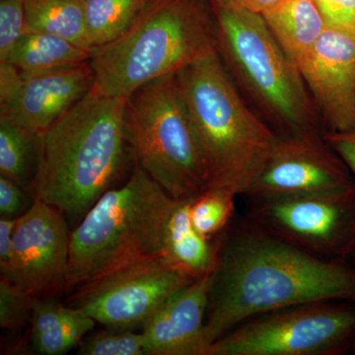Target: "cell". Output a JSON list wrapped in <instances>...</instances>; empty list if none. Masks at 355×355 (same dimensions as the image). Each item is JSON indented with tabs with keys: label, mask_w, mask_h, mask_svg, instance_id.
Returning <instances> with one entry per match:
<instances>
[{
	"label": "cell",
	"mask_w": 355,
	"mask_h": 355,
	"mask_svg": "<svg viewBox=\"0 0 355 355\" xmlns=\"http://www.w3.org/2000/svg\"><path fill=\"white\" fill-rule=\"evenodd\" d=\"M209 1L216 21L217 53L250 107L277 135L323 132L300 70L263 15L234 0Z\"/></svg>",
	"instance_id": "5b68a950"
},
{
	"label": "cell",
	"mask_w": 355,
	"mask_h": 355,
	"mask_svg": "<svg viewBox=\"0 0 355 355\" xmlns=\"http://www.w3.org/2000/svg\"><path fill=\"white\" fill-rule=\"evenodd\" d=\"M93 84L89 62L36 73L0 64V119L42 135L87 94Z\"/></svg>",
	"instance_id": "7c38bea8"
},
{
	"label": "cell",
	"mask_w": 355,
	"mask_h": 355,
	"mask_svg": "<svg viewBox=\"0 0 355 355\" xmlns=\"http://www.w3.org/2000/svg\"><path fill=\"white\" fill-rule=\"evenodd\" d=\"M328 27L355 34V0H314Z\"/></svg>",
	"instance_id": "4316f807"
},
{
	"label": "cell",
	"mask_w": 355,
	"mask_h": 355,
	"mask_svg": "<svg viewBox=\"0 0 355 355\" xmlns=\"http://www.w3.org/2000/svg\"><path fill=\"white\" fill-rule=\"evenodd\" d=\"M355 184L343 158L313 130L275 135L263 171L244 196L249 200L340 190Z\"/></svg>",
	"instance_id": "8fae6325"
},
{
	"label": "cell",
	"mask_w": 355,
	"mask_h": 355,
	"mask_svg": "<svg viewBox=\"0 0 355 355\" xmlns=\"http://www.w3.org/2000/svg\"><path fill=\"white\" fill-rule=\"evenodd\" d=\"M244 222L319 258L355 251V184L340 190L249 200Z\"/></svg>",
	"instance_id": "9c48e42d"
},
{
	"label": "cell",
	"mask_w": 355,
	"mask_h": 355,
	"mask_svg": "<svg viewBox=\"0 0 355 355\" xmlns=\"http://www.w3.org/2000/svg\"><path fill=\"white\" fill-rule=\"evenodd\" d=\"M214 273L172 294L141 327L147 355H207L205 326Z\"/></svg>",
	"instance_id": "9a60e30c"
},
{
	"label": "cell",
	"mask_w": 355,
	"mask_h": 355,
	"mask_svg": "<svg viewBox=\"0 0 355 355\" xmlns=\"http://www.w3.org/2000/svg\"><path fill=\"white\" fill-rule=\"evenodd\" d=\"M176 83L200 148L207 190L244 196L263 171L275 133L240 94L218 53L178 72Z\"/></svg>",
	"instance_id": "3957f363"
},
{
	"label": "cell",
	"mask_w": 355,
	"mask_h": 355,
	"mask_svg": "<svg viewBox=\"0 0 355 355\" xmlns=\"http://www.w3.org/2000/svg\"><path fill=\"white\" fill-rule=\"evenodd\" d=\"M27 33L24 0L0 1V64Z\"/></svg>",
	"instance_id": "484cf974"
},
{
	"label": "cell",
	"mask_w": 355,
	"mask_h": 355,
	"mask_svg": "<svg viewBox=\"0 0 355 355\" xmlns=\"http://www.w3.org/2000/svg\"><path fill=\"white\" fill-rule=\"evenodd\" d=\"M175 200L135 163L127 183L106 191L71 231L64 288L163 256Z\"/></svg>",
	"instance_id": "8992f818"
},
{
	"label": "cell",
	"mask_w": 355,
	"mask_h": 355,
	"mask_svg": "<svg viewBox=\"0 0 355 355\" xmlns=\"http://www.w3.org/2000/svg\"><path fill=\"white\" fill-rule=\"evenodd\" d=\"M83 355H144L146 354L144 334L132 330L101 331L84 338L79 345Z\"/></svg>",
	"instance_id": "cb8c5ba5"
},
{
	"label": "cell",
	"mask_w": 355,
	"mask_h": 355,
	"mask_svg": "<svg viewBox=\"0 0 355 355\" xmlns=\"http://www.w3.org/2000/svg\"><path fill=\"white\" fill-rule=\"evenodd\" d=\"M28 32L62 37L91 50L83 0H24Z\"/></svg>",
	"instance_id": "ffe728a7"
},
{
	"label": "cell",
	"mask_w": 355,
	"mask_h": 355,
	"mask_svg": "<svg viewBox=\"0 0 355 355\" xmlns=\"http://www.w3.org/2000/svg\"><path fill=\"white\" fill-rule=\"evenodd\" d=\"M150 0H83L91 50L121 37Z\"/></svg>",
	"instance_id": "44dd1931"
},
{
	"label": "cell",
	"mask_w": 355,
	"mask_h": 355,
	"mask_svg": "<svg viewBox=\"0 0 355 355\" xmlns=\"http://www.w3.org/2000/svg\"><path fill=\"white\" fill-rule=\"evenodd\" d=\"M355 302V268L319 258L243 221L219 248L205 338L209 345L250 318L318 301ZM209 352V350H207Z\"/></svg>",
	"instance_id": "6da1fadb"
},
{
	"label": "cell",
	"mask_w": 355,
	"mask_h": 355,
	"mask_svg": "<svg viewBox=\"0 0 355 355\" xmlns=\"http://www.w3.org/2000/svg\"><path fill=\"white\" fill-rule=\"evenodd\" d=\"M125 139L135 163L174 200L207 190L200 148L176 74L156 79L128 96Z\"/></svg>",
	"instance_id": "52a82bcc"
},
{
	"label": "cell",
	"mask_w": 355,
	"mask_h": 355,
	"mask_svg": "<svg viewBox=\"0 0 355 355\" xmlns=\"http://www.w3.org/2000/svg\"><path fill=\"white\" fill-rule=\"evenodd\" d=\"M25 289L4 277L0 279V327L15 330L31 320L33 307L37 300Z\"/></svg>",
	"instance_id": "d4e9b609"
},
{
	"label": "cell",
	"mask_w": 355,
	"mask_h": 355,
	"mask_svg": "<svg viewBox=\"0 0 355 355\" xmlns=\"http://www.w3.org/2000/svg\"><path fill=\"white\" fill-rule=\"evenodd\" d=\"M125 102L92 87L38 135L33 197L60 209L76 226L113 189L127 163Z\"/></svg>",
	"instance_id": "7a4b0ae2"
},
{
	"label": "cell",
	"mask_w": 355,
	"mask_h": 355,
	"mask_svg": "<svg viewBox=\"0 0 355 355\" xmlns=\"http://www.w3.org/2000/svg\"><path fill=\"white\" fill-rule=\"evenodd\" d=\"M263 17L282 50L296 65L310 53L328 27L314 0H282Z\"/></svg>",
	"instance_id": "ac0fdd59"
},
{
	"label": "cell",
	"mask_w": 355,
	"mask_h": 355,
	"mask_svg": "<svg viewBox=\"0 0 355 355\" xmlns=\"http://www.w3.org/2000/svg\"><path fill=\"white\" fill-rule=\"evenodd\" d=\"M193 200V198H191ZM191 200H175L166 224L163 256L195 279L211 275L218 263L219 248L191 224Z\"/></svg>",
	"instance_id": "e0dca14e"
},
{
	"label": "cell",
	"mask_w": 355,
	"mask_h": 355,
	"mask_svg": "<svg viewBox=\"0 0 355 355\" xmlns=\"http://www.w3.org/2000/svg\"><path fill=\"white\" fill-rule=\"evenodd\" d=\"M18 218L1 217L0 218V273L4 275L10 265L13 252L14 234Z\"/></svg>",
	"instance_id": "f546056e"
},
{
	"label": "cell",
	"mask_w": 355,
	"mask_h": 355,
	"mask_svg": "<svg viewBox=\"0 0 355 355\" xmlns=\"http://www.w3.org/2000/svg\"><path fill=\"white\" fill-rule=\"evenodd\" d=\"M195 279L164 256L151 257L83 284L70 305L109 330H133Z\"/></svg>",
	"instance_id": "30bf717a"
},
{
	"label": "cell",
	"mask_w": 355,
	"mask_h": 355,
	"mask_svg": "<svg viewBox=\"0 0 355 355\" xmlns=\"http://www.w3.org/2000/svg\"><path fill=\"white\" fill-rule=\"evenodd\" d=\"M234 1L252 12L263 15L266 11L277 6L282 0H234Z\"/></svg>",
	"instance_id": "4dcf8cb0"
},
{
	"label": "cell",
	"mask_w": 355,
	"mask_h": 355,
	"mask_svg": "<svg viewBox=\"0 0 355 355\" xmlns=\"http://www.w3.org/2000/svg\"><path fill=\"white\" fill-rule=\"evenodd\" d=\"M69 220L60 209L34 198L18 218L8 270L1 277L41 297L64 288L69 268Z\"/></svg>",
	"instance_id": "4fadbf2b"
},
{
	"label": "cell",
	"mask_w": 355,
	"mask_h": 355,
	"mask_svg": "<svg viewBox=\"0 0 355 355\" xmlns=\"http://www.w3.org/2000/svg\"><path fill=\"white\" fill-rule=\"evenodd\" d=\"M324 133L355 128V34L327 27L297 64Z\"/></svg>",
	"instance_id": "5bb4252c"
},
{
	"label": "cell",
	"mask_w": 355,
	"mask_h": 355,
	"mask_svg": "<svg viewBox=\"0 0 355 355\" xmlns=\"http://www.w3.org/2000/svg\"><path fill=\"white\" fill-rule=\"evenodd\" d=\"M324 137L343 158L355 178V128L345 132L324 133Z\"/></svg>",
	"instance_id": "f1b7e54d"
},
{
	"label": "cell",
	"mask_w": 355,
	"mask_h": 355,
	"mask_svg": "<svg viewBox=\"0 0 355 355\" xmlns=\"http://www.w3.org/2000/svg\"><path fill=\"white\" fill-rule=\"evenodd\" d=\"M355 338V307L304 303L250 318L212 343L207 355H338Z\"/></svg>",
	"instance_id": "ba28073f"
},
{
	"label": "cell",
	"mask_w": 355,
	"mask_h": 355,
	"mask_svg": "<svg viewBox=\"0 0 355 355\" xmlns=\"http://www.w3.org/2000/svg\"><path fill=\"white\" fill-rule=\"evenodd\" d=\"M352 259H354V260L355 261V251H354V253L352 254Z\"/></svg>",
	"instance_id": "1f68e13d"
},
{
	"label": "cell",
	"mask_w": 355,
	"mask_h": 355,
	"mask_svg": "<svg viewBox=\"0 0 355 355\" xmlns=\"http://www.w3.org/2000/svg\"><path fill=\"white\" fill-rule=\"evenodd\" d=\"M38 135L0 119V175L32 193Z\"/></svg>",
	"instance_id": "7402d4cb"
},
{
	"label": "cell",
	"mask_w": 355,
	"mask_h": 355,
	"mask_svg": "<svg viewBox=\"0 0 355 355\" xmlns=\"http://www.w3.org/2000/svg\"><path fill=\"white\" fill-rule=\"evenodd\" d=\"M216 53V21L205 0H150L121 37L92 51L93 88L128 98Z\"/></svg>",
	"instance_id": "277c9868"
},
{
	"label": "cell",
	"mask_w": 355,
	"mask_h": 355,
	"mask_svg": "<svg viewBox=\"0 0 355 355\" xmlns=\"http://www.w3.org/2000/svg\"><path fill=\"white\" fill-rule=\"evenodd\" d=\"M91 55L90 51L62 37L28 32L15 44L6 62L24 73H36L87 64Z\"/></svg>",
	"instance_id": "d6986e66"
},
{
	"label": "cell",
	"mask_w": 355,
	"mask_h": 355,
	"mask_svg": "<svg viewBox=\"0 0 355 355\" xmlns=\"http://www.w3.org/2000/svg\"><path fill=\"white\" fill-rule=\"evenodd\" d=\"M31 343L37 354L62 355L79 347L96 321L76 306L38 298L33 307Z\"/></svg>",
	"instance_id": "2e32d148"
},
{
	"label": "cell",
	"mask_w": 355,
	"mask_h": 355,
	"mask_svg": "<svg viewBox=\"0 0 355 355\" xmlns=\"http://www.w3.org/2000/svg\"><path fill=\"white\" fill-rule=\"evenodd\" d=\"M237 196L221 190H207L191 202V224L203 237L211 239L228 225L235 211Z\"/></svg>",
	"instance_id": "603a6c76"
},
{
	"label": "cell",
	"mask_w": 355,
	"mask_h": 355,
	"mask_svg": "<svg viewBox=\"0 0 355 355\" xmlns=\"http://www.w3.org/2000/svg\"><path fill=\"white\" fill-rule=\"evenodd\" d=\"M26 193L19 184L0 175V216L15 218L24 214Z\"/></svg>",
	"instance_id": "83f0119b"
}]
</instances>
